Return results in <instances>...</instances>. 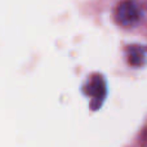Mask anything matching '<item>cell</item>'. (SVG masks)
I'll list each match as a JSON object with an SVG mask.
<instances>
[{"label":"cell","mask_w":147,"mask_h":147,"mask_svg":"<svg viewBox=\"0 0 147 147\" xmlns=\"http://www.w3.org/2000/svg\"><path fill=\"white\" fill-rule=\"evenodd\" d=\"M116 18L119 23L124 26H132L140 18V12H138L137 5L133 1H123L119 4L116 9Z\"/></svg>","instance_id":"cell-1"},{"label":"cell","mask_w":147,"mask_h":147,"mask_svg":"<svg viewBox=\"0 0 147 147\" xmlns=\"http://www.w3.org/2000/svg\"><path fill=\"white\" fill-rule=\"evenodd\" d=\"M89 88H90L89 93H92L96 98H99V99L103 98V96H105V85H103L102 79H99V78L94 79L93 83L89 85Z\"/></svg>","instance_id":"cell-2"}]
</instances>
